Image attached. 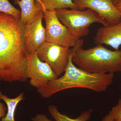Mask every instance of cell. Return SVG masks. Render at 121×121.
<instances>
[{"label":"cell","instance_id":"6da1fadb","mask_svg":"<svg viewBox=\"0 0 121 121\" xmlns=\"http://www.w3.org/2000/svg\"><path fill=\"white\" fill-rule=\"evenodd\" d=\"M24 25L0 12V82H24L29 78Z\"/></svg>","mask_w":121,"mask_h":121},{"label":"cell","instance_id":"7a4b0ae2","mask_svg":"<svg viewBox=\"0 0 121 121\" xmlns=\"http://www.w3.org/2000/svg\"><path fill=\"white\" fill-rule=\"evenodd\" d=\"M83 43L84 40L71 49L69 61L63 75L37 89L42 97L50 98L61 91L74 88L89 89L100 93L105 91L113 83L114 73H91L74 65L72 60L73 54L76 49L82 47Z\"/></svg>","mask_w":121,"mask_h":121},{"label":"cell","instance_id":"3957f363","mask_svg":"<svg viewBox=\"0 0 121 121\" xmlns=\"http://www.w3.org/2000/svg\"><path fill=\"white\" fill-rule=\"evenodd\" d=\"M72 60L80 69L91 73L121 72V50L111 51L103 45L87 49L78 48L73 54Z\"/></svg>","mask_w":121,"mask_h":121},{"label":"cell","instance_id":"277c9868","mask_svg":"<svg viewBox=\"0 0 121 121\" xmlns=\"http://www.w3.org/2000/svg\"><path fill=\"white\" fill-rule=\"evenodd\" d=\"M56 12L59 20L78 39L89 35V28L94 23H99L103 26L110 25L97 13L90 9L83 10L61 9L56 10Z\"/></svg>","mask_w":121,"mask_h":121},{"label":"cell","instance_id":"5b68a950","mask_svg":"<svg viewBox=\"0 0 121 121\" xmlns=\"http://www.w3.org/2000/svg\"><path fill=\"white\" fill-rule=\"evenodd\" d=\"M46 41L68 48H73L83 41L74 36L69 29L59 20L56 10L43 11Z\"/></svg>","mask_w":121,"mask_h":121},{"label":"cell","instance_id":"8992f818","mask_svg":"<svg viewBox=\"0 0 121 121\" xmlns=\"http://www.w3.org/2000/svg\"><path fill=\"white\" fill-rule=\"evenodd\" d=\"M35 52L40 60L47 63L58 77L65 72L70 54V48L45 41Z\"/></svg>","mask_w":121,"mask_h":121},{"label":"cell","instance_id":"52a82bcc","mask_svg":"<svg viewBox=\"0 0 121 121\" xmlns=\"http://www.w3.org/2000/svg\"><path fill=\"white\" fill-rule=\"evenodd\" d=\"M27 73L30 85L37 89L58 78L47 63L40 60L35 52L28 54Z\"/></svg>","mask_w":121,"mask_h":121},{"label":"cell","instance_id":"ba28073f","mask_svg":"<svg viewBox=\"0 0 121 121\" xmlns=\"http://www.w3.org/2000/svg\"><path fill=\"white\" fill-rule=\"evenodd\" d=\"M43 18L41 6L32 19L24 25L25 46L28 54L35 52L46 41L45 29L42 23Z\"/></svg>","mask_w":121,"mask_h":121},{"label":"cell","instance_id":"9c48e42d","mask_svg":"<svg viewBox=\"0 0 121 121\" xmlns=\"http://www.w3.org/2000/svg\"><path fill=\"white\" fill-rule=\"evenodd\" d=\"M79 10L90 9L98 13L110 25L120 21L121 15L113 3V0H72Z\"/></svg>","mask_w":121,"mask_h":121},{"label":"cell","instance_id":"30bf717a","mask_svg":"<svg viewBox=\"0 0 121 121\" xmlns=\"http://www.w3.org/2000/svg\"><path fill=\"white\" fill-rule=\"evenodd\" d=\"M94 39L96 45L105 44L118 50L121 45V18L116 24L98 28Z\"/></svg>","mask_w":121,"mask_h":121},{"label":"cell","instance_id":"8fae6325","mask_svg":"<svg viewBox=\"0 0 121 121\" xmlns=\"http://www.w3.org/2000/svg\"><path fill=\"white\" fill-rule=\"evenodd\" d=\"M14 3L20 8V21L24 25L32 19L41 7L39 4H35V0H14Z\"/></svg>","mask_w":121,"mask_h":121},{"label":"cell","instance_id":"7c38bea8","mask_svg":"<svg viewBox=\"0 0 121 121\" xmlns=\"http://www.w3.org/2000/svg\"><path fill=\"white\" fill-rule=\"evenodd\" d=\"M24 93L22 92L14 98H9L0 91V99L3 100L7 106V115L1 119V121H15V113L18 104L25 99Z\"/></svg>","mask_w":121,"mask_h":121},{"label":"cell","instance_id":"4fadbf2b","mask_svg":"<svg viewBox=\"0 0 121 121\" xmlns=\"http://www.w3.org/2000/svg\"><path fill=\"white\" fill-rule=\"evenodd\" d=\"M48 110L52 117L56 121H87L90 119L93 110L89 109L83 111L77 118H72L65 114H62L59 111L56 106L50 105L48 107Z\"/></svg>","mask_w":121,"mask_h":121},{"label":"cell","instance_id":"5bb4252c","mask_svg":"<svg viewBox=\"0 0 121 121\" xmlns=\"http://www.w3.org/2000/svg\"><path fill=\"white\" fill-rule=\"evenodd\" d=\"M38 2L43 11L56 10L61 9H79L72 0H39Z\"/></svg>","mask_w":121,"mask_h":121},{"label":"cell","instance_id":"9a60e30c","mask_svg":"<svg viewBox=\"0 0 121 121\" xmlns=\"http://www.w3.org/2000/svg\"><path fill=\"white\" fill-rule=\"evenodd\" d=\"M0 12L12 15L17 19L21 18V11L11 4L9 0H0Z\"/></svg>","mask_w":121,"mask_h":121},{"label":"cell","instance_id":"2e32d148","mask_svg":"<svg viewBox=\"0 0 121 121\" xmlns=\"http://www.w3.org/2000/svg\"><path fill=\"white\" fill-rule=\"evenodd\" d=\"M108 115L113 121H121V98L117 105L112 107Z\"/></svg>","mask_w":121,"mask_h":121},{"label":"cell","instance_id":"e0dca14e","mask_svg":"<svg viewBox=\"0 0 121 121\" xmlns=\"http://www.w3.org/2000/svg\"><path fill=\"white\" fill-rule=\"evenodd\" d=\"M31 119L32 121H52L48 119L47 116L43 114H37Z\"/></svg>","mask_w":121,"mask_h":121},{"label":"cell","instance_id":"ac0fdd59","mask_svg":"<svg viewBox=\"0 0 121 121\" xmlns=\"http://www.w3.org/2000/svg\"><path fill=\"white\" fill-rule=\"evenodd\" d=\"M7 109L4 103H1L0 101V121L2 118L4 117L7 115L6 112Z\"/></svg>","mask_w":121,"mask_h":121},{"label":"cell","instance_id":"d6986e66","mask_svg":"<svg viewBox=\"0 0 121 121\" xmlns=\"http://www.w3.org/2000/svg\"><path fill=\"white\" fill-rule=\"evenodd\" d=\"M115 6L121 15V0H119L118 1L115 5Z\"/></svg>","mask_w":121,"mask_h":121},{"label":"cell","instance_id":"ffe728a7","mask_svg":"<svg viewBox=\"0 0 121 121\" xmlns=\"http://www.w3.org/2000/svg\"><path fill=\"white\" fill-rule=\"evenodd\" d=\"M102 121H113L109 117H107L104 118Z\"/></svg>","mask_w":121,"mask_h":121},{"label":"cell","instance_id":"44dd1931","mask_svg":"<svg viewBox=\"0 0 121 121\" xmlns=\"http://www.w3.org/2000/svg\"><path fill=\"white\" fill-rule=\"evenodd\" d=\"M119 0H113V3L115 5L117 4V2Z\"/></svg>","mask_w":121,"mask_h":121},{"label":"cell","instance_id":"7402d4cb","mask_svg":"<svg viewBox=\"0 0 121 121\" xmlns=\"http://www.w3.org/2000/svg\"><path fill=\"white\" fill-rule=\"evenodd\" d=\"M35 1L36 2H39V3L40 2L39 0H35Z\"/></svg>","mask_w":121,"mask_h":121},{"label":"cell","instance_id":"603a6c76","mask_svg":"<svg viewBox=\"0 0 121 121\" xmlns=\"http://www.w3.org/2000/svg\"></svg>","mask_w":121,"mask_h":121}]
</instances>
